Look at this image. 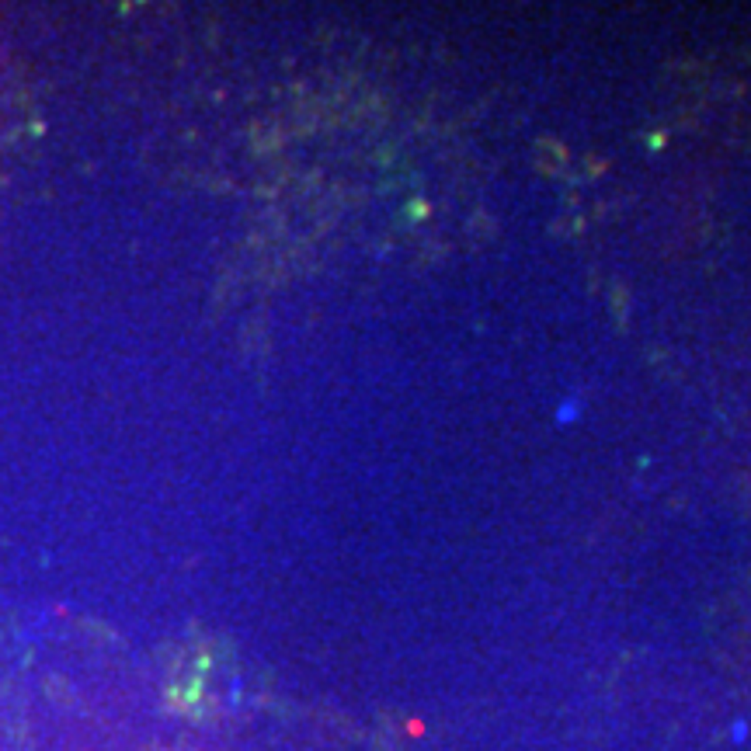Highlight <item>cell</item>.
<instances>
[{
    "mask_svg": "<svg viewBox=\"0 0 751 751\" xmlns=\"http://www.w3.org/2000/svg\"><path fill=\"white\" fill-rule=\"evenodd\" d=\"M577 418V407H574V400H567V407H560V421H574Z\"/></svg>",
    "mask_w": 751,
    "mask_h": 751,
    "instance_id": "1",
    "label": "cell"
}]
</instances>
